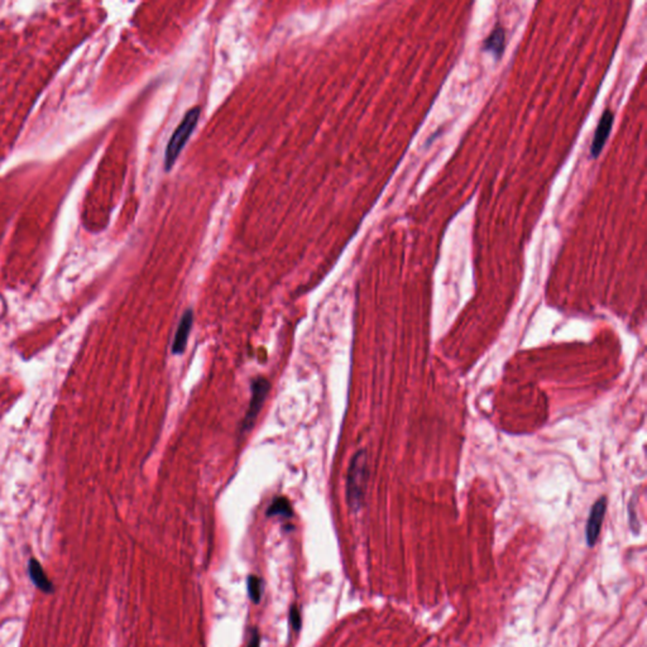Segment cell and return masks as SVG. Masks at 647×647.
<instances>
[{"instance_id":"obj_1","label":"cell","mask_w":647,"mask_h":647,"mask_svg":"<svg viewBox=\"0 0 647 647\" xmlns=\"http://www.w3.org/2000/svg\"><path fill=\"white\" fill-rule=\"evenodd\" d=\"M367 479H368L367 453L364 450H361L353 456L348 469L347 497H348L349 506L353 510L361 509L363 503Z\"/></svg>"},{"instance_id":"obj_2","label":"cell","mask_w":647,"mask_h":647,"mask_svg":"<svg viewBox=\"0 0 647 647\" xmlns=\"http://www.w3.org/2000/svg\"><path fill=\"white\" fill-rule=\"evenodd\" d=\"M200 117V108H193L191 110L187 112L184 119L178 124V128L175 130L173 136L171 137L169 145L166 147V156H164V167L169 171L172 169L175 162L178 160V156L181 154L182 148L186 145L188 138L191 137L195 127L197 124Z\"/></svg>"},{"instance_id":"obj_3","label":"cell","mask_w":647,"mask_h":647,"mask_svg":"<svg viewBox=\"0 0 647 647\" xmlns=\"http://www.w3.org/2000/svg\"><path fill=\"white\" fill-rule=\"evenodd\" d=\"M268 389H269V384H268V380L265 378H257L252 383L251 402H249L247 415L244 417V429H251L252 425L254 424L262 408V404L267 397Z\"/></svg>"},{"instance_id":"obj_4","label":"cell","mask_w":647,"mask_h":647,"mask_svg":"<svg viewBox=\"0 0 647 647\" xmlns=\"http://www.w3.org/2000/svg\"><path fill=\"white\" fill-rule=\"evenodd\" d=\"M606 510L607 500L605 497L599 498L598 501L596 502L591 507V515H589L587 527H585V539H587L588 546H591V548H593L597 540H598L602 525H603V520H605V515H606Z\"/></svg>"},{"instance_id":"obj_5","label":"cell","mask_w":647,"mask_h":647,"mask_svg":"<svg viewBox=\"0 0 647 647\" xmlns=\"http://www.w3.org/2000/svg\"><path fill=\"white\" fill-rule=\"evenodd\" d=\"M613 119H615V115L611 112V110H606L600 121H599L598 127L596 130V134H594V138H593V142H591V157H598L603 147L606 145L607 139L609 137V133L612 130V125H613Z\"/></svg>"},{"instance_id":"obj_6","label":"cell","mask_w":647,"mask_h":647,"mask_svg":"<svg viewBox=\"0 0 647 647\" xmlns=\"http://www.w3.org/2000/svg\"><path fill=\"white\" fill-rule=\"evenodd\" d=\"M193 323H194V314L191 310H187L178 323V332L172 344L173 354H182L185 352L187 340L193 329Z\"/></svg>"},{"instance_id":"obj_7","label":"cell","mask_w":647,"mask_h":647,"mask_svg":"<svg viewBox=\"0 0 647 647\" xmlns=\"http://www.w3.org/2000/svg\"><path fill=\"white\" fill-rule=\"evenodd\" d=\"M504 40H506L504 29L502 27H496L493 32L485 40V49L487 52L493 53L494 57H501L506 46Z\"/></svg>"},{"instance_id":"obj_8","label":"cell","mask_w":647,"mask_h":647,"mask_svg":"<svg viewBox=\"0 0 647 647\" xmlns=\"http://www.w3.org/2000/svg\"><path fill=\"white\" fill-rule=\"evenodd\" d=\"M28 572H29V576L32 579V582L36 584V587L40 589V591H46V593H49L52 591V583L49 582L47 575L45 573L43 567L40 566V563L37 560H29L28 563Z\"/></svg>"},{"instance_id":"obj_9","label":"cell","mask_w":647,"mask_h":647,"mask_svg":"<svg viewBox=\"0 0 647 647\" xmlns=\"http://www.w3.org/2000/svg\"><path fill=\"white\" fill-rule=\"evenodd\" d=\"M267 515L268 516H276V515H278V516H284V517L291 516L290 503H289L287 500H284V498L276 500V501L271 504Z\"/></svg>"},{"instance_id":"obj_10","label":"cell","mask_w":647,"mask_h":647,"mask_svg":"<svg viewBox=\"0 0 647 647\" xmlns=\"http://www.w3.org/2000/svg\"><path fill=\"white\" fill-rule=\"evenodd\" d=\"M248 589H249V596L253 599V602L258 603L260 596H262V581L257 576H251L248 579Z\"/></svg>"},{"instance_id":"obj_11","label":"cell","mask_w":647,"mask_h":647,"mask_svg":"<svg viewBox=\"0 0 647 647\" xmlns=\"http://www.w3.org/2000/svg\"><path fill=\"white\" fill-rule=\"evenodd\" d=\"M248 647H259V636L257 632H253L251 639H249V644H248Z\"/></svg>"},{"instance_id":"obj_12","label":"cell","mask_w":647,"mask_h":647,"mask_svg":"<svg viewBox=\"0 0 647 647\" xmlns=\"http://www.w3.org/2000/svg\"><path fill=\"white\" fill-rule=\"evenodd\" d=\"M292 621H293V626L295 628H300V615L299 612L296 609H292L291 612Z\"/></svg>"}]
</instances>
